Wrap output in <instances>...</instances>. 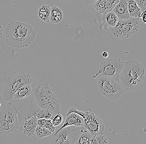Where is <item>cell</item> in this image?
<instances>
[{"label": "cell", "instance_id": "cell-3", "mask_svg": "<svg viewBox=\"0 0 146 144\" xmlns=\"http://www.w3.org/2000/svg\"><path fill=\"white\" fill-rule=\"evenodd\" d=\"M33 95L40 108L49 110L55 114L60 113L59 100L49 87L40 86L35 87L33 88Z\"/></svg>", "mask_w": 146, "mask_h": 144}, {"label": "cell", "instance_id": "cell-24", "mask_svg": "<svg viewBox=\"0 0 146 144\" xmlns=\"http://www.w3.org/2000/svg\"><path fill=\"white\" fill-rule=\"evenodd\" d=\"M52 134V132L47 128L38 125L36 126L35 130V134L39 139L48 136Z\"/></svg>", "mask_w": 146, "mask_h": 144}, {"label": "cell", "instance_id": "cell-16", "mask_svg": "<svg viewBox=\"0 0 146 144\" xmlns=\"http://www.w3.org/2000/svg\"><path fill=\"white\" fill-rule=\"evenodd\" d=\"M32 95H33V88L31 84H27L18 89L14 95L12 100L22 99Z\"/></svg>", "mask_w": 146, "mask_h": 144}, {"label": "cell", "instance_id": "cell-8", "mask_svg": "<svg viewBox=\"0 0 146 144\" xmlns=\"http://www.w3.org/2000/svg\"><path fill=\"white\" fill-rule=\"evenodd\" d=\"M98 88L100 94L109 100L120 98L124 89L115 79L101 76L97 80Z\"/></svg>", "mask_w": 146, "mask_h": 144}, {"label": "cell", "instance_id": "cell-19", "mask_svg": "<svg viewBox=\"0 0 146 144\" xmlns=\"http://www.w3.org/2000/svg\"><path fill=\"white\" fill-rule=\"evenodd\" d=\"M51 7L48 5H42L38 8L37 14L40 20L44 22H50Z\"/></svg>", "mask_w": 146, "mask_h": 144}, {"label": "cell", "instance_id": "cell-20", "mask_svg": "<svg viewBox=\"0 0 146 144\" xmlns=\"http://www.w3.org/2000/svg\"><path fill=\"white\" fill-rule=\"evenodd\" d=\"M13 130L7 121L3 117L0 115V134H9Z\"/></svg>", "mask_w": 146, "mask_h": 144}, {"label": "cell", "instance_id": "cell-25", "mask_svg": "<svg viewBox=\"0 0 146 144\" xmlns=\"http://www.w3.org/2000/svg\"><path fill=\"white\" fill-rule=\"evenodd\" d=\"M107 138L103 134L93 136L90 141V144H107Z\"/></svg>", "mask_w": 146, "mask_h": 144}, {"label": "cell", "instance_id": "cell-29", "mask_svg": "<svg viewBox=\"0 0 146 144\" xmlns=\"http://www.w3.org/2000/svg\"><path fill=\"white\" fill-rule=\"evenodd\" d=\"M146 11H144L141 12V18L142 19L143 22L145 24L146 23Z\"/></svg>", "mask_w": 146, "mask_h": 144}, {"label": "cell", "instance_id": "cell-33", "mask_svg": "<svg viewBox=\"0 0 146 144\" xmlns=\"http://www.w3.org/2000/svg\"><path fill=\"white\" fill-rule=\"evenodd\" d=\"M0 50H1V47H0Z\"/></svg>", "mask_w": 146, "mask_h": 144}, {"label": "cell", "instance_id": "cell-30", "mask_svg": "<svg viewBox=\"0 0 146 144\" xmlns=\"http://www.w3.org/2000/svg\"><path fill=\"white\" fill-rule=\"evenodd\" d=\"M109 55L107 51H104L102 53V56L104 58H107Z\"/></svg>", "mask_w": 146, "mask_h": 144}, {"label": "cell", "instance_id": "cell-15", "mask_svg": "<svg viewBox=\"0 0 146 144\" xmlns=\"http://www.w3.org/2000/svg\"><path fill=\"white\" fill-rule=\"evenodd\" d=\"M37 120L38 118L36 116H33L25 121L23 125L22 131L28 137H31L35 135Z\"/></svg>", "mask_w": 146, "mask_h": 144}, {"label": "cell", "instance_id": "cell-23", "mask_svg": "<svg viewBox=\"0 0 146 144\" xmlns=\"http://www.w3.org/2000/svg\"><path fill=\"white\" fill-rule=\"evenodd\" d=\"M93 136L90 134L88 131L84 127L82 130V133L78 139L77 144H90V141Z\"/></svg>", "mask_w": 146, "mask_h": 144}, {"label": "cell", "instance_id": "cell-9", "mask_svg": "<svg viewBox=\"0 0 146 144\" xmlns=\"http://www.w3.org/2000/svg\"><path fill=\"white\" fill-rule=\"evenodd\" d=\"M125 61H122L119 58H110L106 59L100 63L98 69L97 73L93 76L95 79L98 76L116 79L120 74L123 69Z\"/></svg>", "mask_w": 146, "mask_h": 144}, {"label": "cell", "instance_id": "cell-2", "mask_svg": "<svg viewBox=\"0 0 146 144\" xmlns=\"http://www.w3.org/2000/svg\"><path fill=\"white\" fill-rule=\"evenodd\" d=\"M145 70L139 61L125 62L123 69L117 79H115L120 84L124 90H135L143 83L145 79Z\"/></svg>", "mask_w": 146, "mask_h": 144}, {"label": "cell", "instance_id": "cell-31", "mask_svg": "<svg viewBox=\"0 0 146 144\" xmlns=\"http://www.w3.org/2000/svg\"><path fill=\"white\" fill-rule=\"evenodd\" d=\"M3 36V28L0 25V38H2Z\"/></svg>", "mask_w": 146, "mask_h": 144}, {"label": "cell", "instance_id": "cell-6", "mask_svg": "<svg viewBox=\"0 0 146 144\" xmlns=\"http://www.w3.org/2000/svg\"><path fill=\"white\" fill-rule=\"evenodd\" d=\"M72 113H76L82 117L84 119V127L92 136L103 134L104 125L100 117L90 111L84 112L78 111L75 108L69 109L66 115Z\"/></svg>", "mask_w": 146, "mask_h": 144}, {"label": "cell", "instance_id": "cell-17", "mask_svg": "<svg viewBox=\"0 0 146 144\" xmlns=\"http://www.w3.org/2000/svg\"><path fill=\"white\" fill-rule=\"evenodd\" d=\"M63 13L60 8L53 5L51 8L50 21L53 24L59 23L62 20Z\"/></svg>", "mask_w": 146, "mask_h": 144}, {"label": "cell", "instance_id": "cell-4", "mask_svg": "<svg viewBox=\"0 0 146 144\" xmlns=\"http://www.w3.org/2000/svg\"><path fill=\"white\" fill-rule=\"evenodd\" d=\"M15 108L19 125V130L22 131L25 121L33 116L37 117L41 110L36 104L33 95L18 100L10 101Z\"/></svg>", "mask_w": 146, "mask_h": 144}, {"label": "cell", "instance_id": "cell-10", "mask_svg": "<svg viewBox=\"0 0 146 144\" xmlns=\"http://www.w3.org/2000/svg\"><path fill=\"white\" fill-rule=\"evenodd\" d=\"M84 126H68L61 129L50 141V144H77Z\"/></svg>", "mask_w": 146, "mask_h": 144}, {"label": "cell", "instance_id": "cell-26", "mask_svg": "<svg viewBox=\"0 0 146 144\" xmlns=\"http://www.w3.org/2000/svg\"><path fill=\"white\" fill-rule=\"evenodd\" d=\"M63 117L60 113L56 114L52 119V123L54 126L56 127L62 123L63 121Z\"/></svg>", "mask_w": 146, "mask_h": 144}, {"label": "cell", "instance_id": "cell-27", "mask_svg": "<svg viewBox=\"0 0 146 144\" xmlns=\"http://www.w3.org/2000/svg\"><path fill=\"white\" fill-rule=\"evenodd\" d=\"M141 12L146 11V0H135Z\"/></svg>", "mask_w": 146, "mask_h": 144}, {"label": "cell", "instance_id": "cell-14", "mask_svg": "<svg viewBox=\"0 0 146 144\" xmlns=\"http://www.w3.org/2000/svg\"><path fill=\"white\" fill-rule=\"evenodd\" d=\"M113 11L119 20H126L131 18L128 10L127 0H119Z\"/></svg>", "mask_w": 146, "mask_h": 144}, {"label": "cell", "instance_id": "cell-21", "mask_svg": "<svg viewBox=\"0 0 146 144\" xmlns=\"http://www.w3.org/2000/svg\"><path fill=\"white\" fill-rule=\"evenodd\" d=\"M37 122L38 125L44 127L51 131L52 133H54L55 127L53 125L51 119H45L44 118H39L37 120Z\"/></svg>", "mask_w": 146, "mask_h": 144}, {"label": "cell", "instance_id": "cell-13", "mask_svg": "<svg viewBox=\"0 0 146 144\" xmlns=\"http://www.w3.org/2000/svg\"><path fill=\"white\" fill-rule=\"evenodd\" d=\"M72 125L84 126V119L82 117L76 113H71L68 115H66V118L64 124L56 131L55 133L54 134L53 136L57 134V133L64 127Z\"/></svg>", "mask_w": 146, "mask_h": 144}, {"label": "cell", "instance_id": "cell-11", "mask_svg": "<svg viewBox=\"0 0 146 144\" xmlns=\"http://www.w3.org/2000/svg\"><path fill=\"white\" fill-rule=\"evenodd\" d=\"M0 115L8 122L13 130L17 132L19 130V125L18 118L14 106L10 102H8L5 107L1 108Z\"/></svg>", "mask_w": 146, "mask_h": 144}, {"label": "cell", "instance_id": "cell-1", "mask_svg": "<svg viewBox=\"0 0 146 144\" xmlns=\"http://www.w3.org/2000/svg\"><path fill=\"white\" fill-rule=\"evenodd\" d=\"M36 35L31 25L14 21L8 24L5 28V41L9 46L23 49L31 44Z\"/></svg>", "mask_w": 146, "mask_h": 144}, {"label": "cell", "instance_id": "cell-12", "mask_svg": "<svg viewBox=\"0 0 146 144\" xmlns=\"http://www.w3.org/2000/svg\"><path fill=\"white\" fill-rule=\"evenodd\" d=\"M119 0H97L94 4V7L98 13L106 15L113 11Z\"/></svg>", "mask_w": 146, "mask_h": 144}, {"label": "cell", "instance_id": "cell-18", "mask_svg": "<svg viewBox=\"0 0 146 144\" xmlns=\"http://www.w3.org/2000/svg\"><path fill=\"white\" fill-rule=\"evenodd\" d=\"M128 10L131 18H141V12L135 0H127Z\"/></svg>", "mask_w": 146, "mask_h": 144}, {"label": "cell", "instance_id": "cell-32", "mask_svg": "<svg viewBox=\"0 0 146 144\" xmlns=\"http://www.w3.org/2000/svg\"><path fill=\"white\" fill-rule=\"evenodd\" d=\"M1 106V103H0V106Z\"/></svg>", "mask_w": 146, "mask_h": 144}, {"label": "cell", "instance_id": "cell-5", "mask_svg": "<svg viewBox=\"0 0 146 144\" xmlns=\"http://www.w3.org/2000/svg\"><path fill=\"white\" fill-rule=\"evenodd\" d=\"M33 79L30 74L21 72L13 76H9L5 80L1 96L3 100L9 102L12 100L14 94L19 88L27 84H31Z\"/></svg>", "mask_w": 146, "mask_h": 144}, {"label": "cell", "instance_id": "cell-7", "mask_svg": "<svg viewBox=\"0 0 146 144\" xmlns=\"http://www.w3.org/2000/svg\"><path fill=\"white\" fill-rule=\"evenodd\" d=\"M140 25V22L138 18L119 20L116 25L111 28V35L119 39H128L138 31Z\"/></svg>", "mask_w": 146, "mask_h": 144}, {"label": "cell", "instance_id": "cell-28", "mask_svg": "<svg viewBox=\"0 0 146 144\" xmlns=\"http://www.w3.org/2000/svg\"><path fill=\"white\" fill-rule=\"evenodd\" d=\"M97 0H83V1L87 5L94 4Z\"/></svg>", "mask_w": 146, "mask_h": 144}, {"label": "cell", "instance_id": "cell-22", "mask_svg": "<svg viewBox=\"0 0 146 144\" xmlns=\"http://www.w3.org/2000/svg\"><path fill=\"white\" fill-rule=\"evenodd\" d=\"M106 15L105 18L107 24L112 28L115 27L119 20L118 17L113 11H111Z\"/></svg>", "mask_w": 146, "mask_h": 144}]
</instances>
